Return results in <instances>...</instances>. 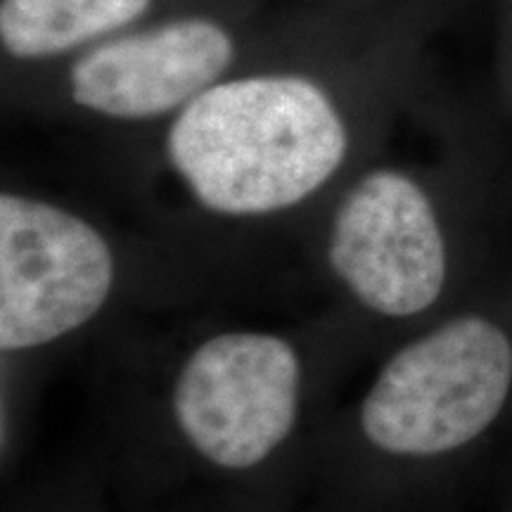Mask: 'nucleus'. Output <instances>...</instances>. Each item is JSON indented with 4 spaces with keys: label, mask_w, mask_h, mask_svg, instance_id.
<instances>
[{
    "label": "nucleus",
    "mask_w": 512,
    "mask_h": 512,
    "mask_svg": "<svg viewBox=\"0 0 512 512\" xmlns=\"http://www.w3.org/2000/svg\"><path fill=\"white\" fill-rule=\"evenodd\" d=\"M349 133L337 105L302 74L219 81L188 102L166 155L204 209L261 216L290 209L342 166Z\"/></svg>",
    "instance_id": "f257e3e1"
},
{
    "label": "nucleus",
    "mask_w": 512,
    "mask_h": 512,
    "mask_svg": "<svg viewBox=\"0 0 512 512\" xmlns=\"http://www.w3.org/2000/svg\"><path fill=\"white\" fill-rule=\"evenodd\" d=\"M155 0H3L0 43L15 60H50L117 36Z\"/></svg>",
    "instance_id": "0eeeda50"
},
{
    "label": "nucleus",
    "mask_w": 512,
    "mask_h": 512,
    "mask_svg": "<svg viewBox=\"0 0 512 512\" xmlns=\"http://www.w3.org/2000/svg\"><path fill=\"white\" fill-rule=\"evenodd\" d=\"M510 382L508 335L486 318H456L387 361L363 399V434L394 456L456 451L496 420Z\"/></svg>",
    "instance_id": "f03ea898"
},
{
    "label": "nucleus",
    "mask_w": 512,
    "mask_h": 512,
    "mask_svg": "<svg viewBox=\"0 0 512 512\" xmlns=\"http://www.w3.org/2000/svg\"><path fill=\"white\" fill-rule=\"evenodd\" d=\"M330 266L358 302L380 316L430 309L446 280V247L420 185L392 169L363 176L335 214Z\"/></svg>",
    "instance_id": "39448f33"
},
{
    "label": "nucleus",
    "mask_w": 512,
    "mask_h": 512,
    "mask_svg": "<svg viewBox=\"0 0 512 512\" xmlns=\"http://www.w3.org/2000/svg\"><path fill=\"white\" fill-rule=\"evenodd\" d=\"M297 351L266 332H223L183 363L174 415L209 463L247 470L290 437L299 408Z\"/></svg>",
    "instance_id": "20e7f679"
},
{
    "label": "nucleus",
    "mask_w": 512,
    "mask_h": 512,
    "mask_svg": "<svg viewBox=\"0 0 512 512\" xmlns=\"http://www.w3.org/2000/svg\"><path fill=\"white\" fill-rule=\"evenodd\" d=\"M112 283L114 256L91 223L34 197H0L3 351L43 347L81 328Z\"/></svg>",
    "instance_id": "7ed1b4c3"
},
{
    "label": "nucleus",
    "mask_w": 512,
    "mask_h": 512,
    "mask_svg": "<svg viewBox=\"0 0 512 512\" xmlns=\"http://www.w3.org/2000/svg\"><path fill=\"white\" fill-rule=\"evenodd\" d=\"M235 53V38L221 22L174 17L95 43L69 69V93L100 117L157 119L219 83Z\"/></svg>",
    "instance_id": "423d86ee"
}]
</instances>
